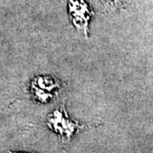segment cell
<instances>
[{"label": "cell", "mask_w": 153, "mask_h": 153, "mask_svg": "<svg viewBox=\"0 0 153 153\" xmlns=\"http://www.w3.org/2000/svg\"><path fill=\"white\" fill-rule=\"evenodd\" d=\"M47 123L49 128L63 140H70L75 132L82 128V124H79L77 122H74L68 117L64 109L55 111L48 117Z\"/></svg>", "instance_id": "1"}, {"label": "cell", "mask_w": 153, "mask_h": 153, "mask_svg": "<svg viewBox=\"0 0 153 153\" xmlns=\"http://www.w3.org/2000/svg\"><path fill=\"white\" fill-rule=\"evenodd\" d=\"M71 16L73 17V22L78 30H82L84 33L87 32L89 12L88 6L83 2H74L70 6Z\"/></svg>", "instance_id": "2"}, {"label": "cell", "mask_w": 153, "mask_h": 153, "mask_svg": "<svg viewBox=\"0 0 153 153\" xmlns=\"http://www.w3.org/2000/svg\"><path fill=\"white\" fill-rule=\"evenodd\" d=\"M102 1H104L105 3L108 4L110 5H116L120 2V0H102Z\"/></svg>", "instance_id": "3"}, {"label": "cell", "mask_w": 153, "mask_h": 153, "mask_svg": "<svg viewBox=\"0 0 153 153\" xmlns=\"http://www.w3.org/2000/svg\"><path fill=\"white\" fill-rule=\"evenodd\" d=\"M9 153H14V152H9Z\"/></svg>", "instance_id": "4"}]
</instances>
